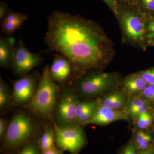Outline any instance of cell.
Wrapping results in <instances>:
<instances>
[{
    "label": "cell",
    "instance_id": "obj_1",
    "mask_svg": "<svg viewBox=\"0 0 154 154\" xmlns=\"http://www.w3.org/2000/svg\"><path fill=\"white\" fill-rule=\"evenodd\" d=\"M45 41L50 49L66 58L76 69L100 66L107 57L105 38L92 22L67 12L47 17Z\"/></svg>",
    "mask_w": 154,
    "mask_h": 154
},
{
    "label": "cell",
    "instance_id": "obj_2",
    "mask_svg": "<svg viewBox=\"0 0 154 154\" xmlns=\"http://www.w3.org/2000/svg\"><path fill=\"white\" fill-rule=\"evenodd\" d=\"M36 126L28 114L19 112L8 123L5 134L2 140L1 152L16 154L28 144L36 140Z\"/></svg>",
    "mask_w": 154,
    "mask_h": 154
},
{
    "label": "cell",
    "instance_id": "obj_3",
    "mask_svg": "<svg viewBox=\"0 0 154 154\" xmlns=\"http://www.w3.org/2000/svg\"><path fill=\"white\" fill-rule=\"evenodd\" d=\"M59 93V88L51 75L47 65L43 68L38 87L27 105L28 109L38 117L51 119Z\"/></svg>",
    "mask_w": 154,
    "mask_h": 154
},
{
    "label": "cell",
    "instance_id": "obj_4",
    "mask_svg": "<svg viewBox=\"0 0 154 154\" xmlns=\"http://www.w3.org/2000/svg\"><path fill=\"white\" fill-rule=\"evenodd\" d=\"M55 145L63 152L70 154H79L86 144L82 128L78 125L60 126L54 122Z\"/></svg>",
    "mask_w": 154,
    "mask_h": 154
},
{
    "label": "cell",
    "instance_id": "obj_5",
    "mask_svg": "<svg viewBox=\"0 0 154 154\" xmlns=\"http://www.w3.org/2000/svg\"><path fill=\"white\" fill-rule=\"evenodd\" d=\"M78 97L70 88H64L59 97L54 110V122L60 126L77 125L75 110L79 102Z\"/></svg>",
    "mask_w": 154,
    "mask_h": 154
},
{
    "label": "cell",
    "instance_id": "obj_6",
    "mask_svg": "<svg viewBox=\"0 0 154 154\" xmlns=\"http://www.w3.org/2000/svg\"><path fill=\"white\" fill-rule=\"evenodd\" d=\"M42 57L39 54L30 52L20 40L14 50L11 66L17 75H25L40 64Z\"/></svg>",
    "mask_w": 154,
    "mask_h": 154
},
{
    "label": "cell",
    "instance_id": "obj_7",
    "mask_svg": "<svg viewBox=\"0 0 154 154\" xmlns=\"http://www.w3.org/2000/svg\"><path fill=\"white\" fill-rule=\"evenodd\" d=\"M113 83L112 75L107 73H98L83 79L79 83L78 89L83 96L93 97L105 92L112 85Z\"/></svg>",
    "mask_w": 154,
    "mask_h": 154
},
{
    "label": "cell",
    "instance_id": "obj_8",
    "mask_svg": "<svg viewBox=\"0 0 154 154\" xmlns=\"http://www.w3.org/2000/svg\"><path fill=\"white\" fill-rule=\"evenodd\" d=\"M36 79L33 75L25 76L16 80L13 85L12 99L15 105L29 103L36 91Z\"/></svg>",
    "mask_w": 154,
    "mask_h": 154
},
{
    "label": "cell",
    "instance_id": "obj_9",
    "mask_svg": "<svg viewBox=\"0 0 154 154\" xmlns=\"http://www.w3.org/2000/svg\"><path fill=\"white\" fill-rule=\"evenodd\" d=\"M129 115L127 110H116L99 105L92 118L85 124L102 125L117 120H128Z\"/></svg>",
    "mask_w": 154,
    "mask_h": 154
},
{
    "label": "cell",
    "instance_id": "obj_10",
    "mask_svg": "<svg viewBox=\"0 0 154 154\" xmlns=\"http://www.w3.org/2000/svg\"><path fill=\"white\" fill-rule=\"evenodd\" d=\"M122 24L125 34L132 40L142 39L146 36L147 30L141 19L134 14L128 13L125 14Z\"/></svg>",
    "mask_w": 154,
    "mask_h": 154
},
{
    "label": "cell",
    "instance_id": "obj_11",
    "mask_svg": "<svg viewBox=\"0 0 154 154\" xmlns=\"http://www.w3.org/2000/svg\"><path fill=\"white\" fill-rule=\"evenodd\" d=\"M73 67L66 58L57 54L50 67L51 75L55 82L63 83L68 79Z\"/></svg>",
    "mask_w": 154,
    "mask_h": 154
},
{
    "label": "cell",
    "instance_id": "obj_12",
    "mask_svg": "<svg viewBox=\"0 0 154 154\" xmlns=\"http://www.w3.org/2000/svg\"><path fill=\"white\" fill-rule=\"evenodd\" d=\"M99 103V99L86 102L79 101L75 110L76 124H85L90 120L95 113Z\"/></svg>",
    "mask_w": 154,
    "mask_h": 154
},
{
    "label": "cell",
    "instance_id": "obj_13",
    "mask_svg": "<svg viewBox=\"0 0 154 154\" xmlns=\"http://www.w3.org/2000/svg\"><path fill=\"white\" fill-rule=\"evenodd\" d=\"M147 85V83L137 74L127 77L123 81V88L125 94L132 96L142 92L146 88Z\"/></svg>",
    "mask_w": 154,
    "mask_h": 154
},
{
    "label": "cell",
    "instance_id": "obj_14",
    "mask_svg": "<svg viewBox=\"0 0 154 154\" xmlns=\"http://www.w3.org/2000/svg\"><path fill=\"white\" fill-rule=\"evenodd\" d=\"M13 38L2 37L0 39V65L4 68L11 66L15 48Z\"/></svg>",
    "mask_w": 154,
    "mask_h": 154
},
{
    "label": "cell",
    "instance_id": "obj_15",
    "mask_svg": "<svg viewBox=\"0 0 154 154\" xmlns=\"http://www.w3.org/2000/svg\"><path fill=\"white\" fill-rule=\"evenodd\" d=\"M126 103V97L124 92L121 91H115L105 96L100 100L99 105L119 110L124 107Z\"/></svg>",
    "mask_w": 154,
    "mask_h": 154
},
{
    "label": "cell",
    "instance_id": "obj_16",
    "mask_svg": "<svg viewBox=\"0 0 154 154\" xmlns=\"http://www.w3.org/2000/svg\"><path fill=\"white\" fill-rule=\"evenodd\" d=\"M38 147L42 153L56 146L55 133L54 127L45 128L40 137L37 140Z\"/></svg>",
    "mask_w": 154,
    "mask_h": 154
},
{
    "label": "cell",
    "instance_id": "obj_17",
    "mask_svg": "<svg viewBox=\"0 0 154 154\" xmlns=\"http://www.w3.org/2000/svg\"><path fill=\"white\" fill-rule=\"evenodd\" d=\"M133 139L138 152L146 149L153 145L152 143L151 135L143 131H139L136 133Z\"/></svg>",
    "mask_w": 154,
    "mask_h": 154
},
{
    "label": "cell",
    "instance_id": "obj_18",
    "mask_svg": "<svg viewBox=\"0 0 154 154\" xmlns=\"http://www.w3.org/2000/svg\"><path fill=\"white\" fill-rule=\"evenodd\" d=\"M28 18V16L25 14L9 10L2 21L11 22L20 27Z\"/></svg>",
    "mask_w": 154,
    "mask_h": 154
},
{
    "label": "cell",
    "instance_id": "obj_19",
    "mask_svg": "<svg viewBox=\"0 0 154 154\" xmlns=\"http://www.w3.org/2000/svg\"><path fill=\"white\" fill-rule=\"evenodd\" d=\"M10 96L8 89L2 79L0 81V108L1 110L5 108L9 103Z\"/></svg>",
    "mask_w": 154,
    "mask_h": 154
},
{
    "label": "cell",
    "instance_id": "obj_20",
    "mask_svg": "<svg viewBox=\"0 0 154 154\" xmlns=\"http://www.w3.org/2000/svg\"><path fill=\"white\" fill-rule=\"evenodd\" d=\"M152 121V116L149 111L137 116V125L139 128L143 129L148 128Z\"/></svg>",
    "mask_w": 154,
    "mask_h": 154
},
{
    "label": "cell",
    "instance_id": "obj_21",
    "mask_svg": "<svg viewBox=\"0 0 154 154\" xmlns=\"http://www.w3.org/2000/svg\"><path fill=\"white\" fill-rule=\"evenodd\" d=\"M16 154H42V152L38 147L37 140H35L28 144Z\"/></svg>",
    "mask_w": 154,
    "mask_h": 154
},
{
    "label": "cell",
    "instance_id": "obj_22",
    "mask_svg": "<svg viewBox=\"0 0 154 154\" xmlns=\"http://www.w3.org/2000/svg\"><path fill=\"white\" fill-rule=\"evenodd\" d=\"M138 151L133 139L131 140L122 147L119 154H138Z\"/></svg>",
    "mask_w": 154,
    "mask_h": 154
},
{
    "label": "cell",
    "instance_id": "obj_23",
    "mask_svg": "<svg viewBox=\"0 0 154 154\" xmlns=\"http://www.w3.org/2000/svg\"><path fill=\"white\" fill-rule=\"evenodd\" d=\"M148 105H149V101L145 98H143L140 96L134 97L129 101L128 106V109L141 107Z\"/></svg>",
    "mask_w": 154,
    "mask_h": 154
},
{
    "label": "cell",
    "instance_id": "obj_24",
    "mask_svg": "<svg viewBox=\"0 0 154 154\" xmlns=\"http://www.w3.org/2000/svg\"><path fill=\"white\" fill-rule=\"evenodd\" d=\"M150 109V106L149 105H148L141 107L129 108L127 109V111L130 115L133 116H138L143 113L148 112Z\"/></svg>",
    "mask_w": 154,
    "mask_h": 154
},
{
    "label": "cell",
    "instance_id": "obj_25",
    "mask_svg": "<svg viewBox=\"0 0 154 154\" xmlns=\"http://www.w3.org/2000/svg\"><path fill=\"white\" fill-rule=\"evenodd\" d=\"M138 74L149 85L154 84V69L140 72Z\"/></svg>",
    "mask_w": 154,
    "mask_h": 154
},
{
    "label": "cell",
    "instance_id": "obj_26",
    "mask_svg": "<svg viewBox=\"0 0 154 154\" xmlns=\"http://www.w3.org/2000/svg\"><path fill=\"white\" fill-rule=\"evenodd\" d=\"M141 93L143 98L154 101V84L149 85Z\"/></svg>",
    "mask_w": 154,
    "mask_h": 154
},
{
    "label": "cell",
    "instance_id": "obj_27",
    "mask_svg": "<svg viewBox=\"0 0 154 154\" xmlns=\"http://www.w3.org/2000/svg\"><path fill=\"white\" fill-rule=\"evenodd\" d=\"M8 123V122L3 117L0 118V138L1 140H2L5 134Z\"/></svg>",
    "mask_w": 154,
    "mask_h": 154
},
{
    "label": "cell",
    "instance_id": "obj_28",
    "mask_svg": "<svg viewBox=\"0 0 154 154\" xmlns=\"http://www.w3.org/2000/svg\"><path fill=\"white\" fill-rule=\"evenodd\" d=\"M146 37L150 40L154 39V20L149 23L147 28Z\"/></svg>",
    "mask_w": 154,
    "mask_h": 154
},
{
    "label": "cell",
    "instance_id": "obj_29",
    "mask_svg": "<svg viewBox=\"0 0 154 154\" xmlns=\"http://www.w3.org/2000/svg\"><path fill=\"white\" fill-rule=\"evenodd\" d=\"M9 10L8 9V5L6 3L1 2L0 4V19H3L7 14Z\"/></svg>",
    "mask_w": 154,
    "mask_h": 154
},
{
    "label": "cell",
    "instance_id": "obj_30",
    "mask_svg": "<svg viewBox=\"0 0 154 154\" xmlns=\"http://www.w3.org/2000/svg\"><path fill=\"white\" fill-rule=\"evenodd\" d=\"M116 14H117V6L116 0H103Z\"/></svg>",
    "mask_w": 154,
    "mask_h": 154
},
{
    "label": "cell",
    "instance_id": "obj_31",
    "mask_svg": "<svg viewBox=\"0 0 154 154\" xmlns=\"http://www.w3.org/2000/svg\"><path fill=\"white\" fill-rule=\"evenodd\" d=\"M144 6L148 10L154 11V0H142Z\"/></svg>",
    "mask_w": 154,
    "mask_h": 154
},
{
    "label": "cell",
    "instance_id": "obj_32",
    "mask_svg": "<svg viewBox=\"0 0 154 154\" xmlns=\"http://www.w3.org/2000/svg\"><path fill=\"white\" fill-rule=\"evenodd\" d=\"M42 154H63V152L59 149L56 146H55L52 149L43 152L42 153Z\"/></svg>",
    "mask_w": 154,
    "mask_h": 154
},
{
    "label": "cell",
    "instance_id": "obj_33",
    "mask_svg": "<svg viewBox=\"0 0 154 154\" xmlns=\"http://www.w3.org/2000/svg\"><path fill=\"white\" fill-rule=\"evenodd\" d=\"M138 154H154V145L146 149L139 152Z\"/></svg>",
    "mask_w": 154,
    "mask_h": 154
},
{
    "label": "cell",
    "instance_id": "obj_34",
    "mask_svg": "<svg viewBox=\"0 0 154 154\" xmlns=\"http://www.w3.org/2000/svg\"><path fill=\"white\" fill-rule=\"evenodd\" d=\"M149 44L151 45H154V39L150 40Z\"/></svg>",
    "mask_w": 154,
    "mask_h": 154
},
{
    "label": "cell",
    "instance_id": "obj_35",
    "mask_svg": "<svg viewBox=\"0 0 154 154\" xmlns=\"http://www.w3.org/2000/svg\"><path fill=\"white\" fill-rule=\"evenodd\" d=\"M153 145H154V144H153Z\"/></svg>",
    "mask_w": 154,
    "mask_h": 154
}]
</instances>
